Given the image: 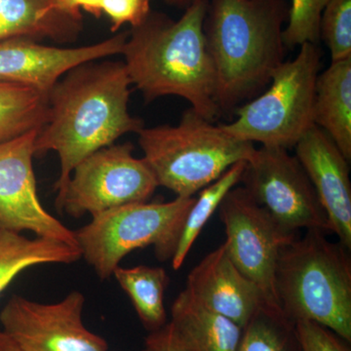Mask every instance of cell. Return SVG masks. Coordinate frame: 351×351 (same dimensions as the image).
Listing matches in <instances>:
<instances>
[{
  "mask_svg": "<svg viewBox=\"0 0 351 351\" xmlns=\"http://www.w3.org/2000/svg\"><path fill=\"white\" fill-rule=\"evenodd\" d=\"M302 351H351L350 341L311 321L295 323Z\"/></svg>",
  "mask_w": 351,
  "mask_h": 351,
  "instance_id": "cell-26",
  "label": "cell"
},
{
  "mask_svg": "<svg viewBox=\"0 0 351 351\" xmlns=\"http://www.w3.org/2000/svg\"><path fill=\"white\" fill-rule=\"evenodd\" d=\"M39 130L0 143V228L77 247L75 234L39 200L32 158ZM78 248V247H77Z\"/></svg>",
  "mask_w": 351,
  "mask_h": 351,
  "instance_id": "cell-12",
  "label": "cell"
},
{
  "mask_svg": "<svg viewBox=\"0 0 351 351\" xmlns=\"http://www.w3.org/2000/svg\"><path fill=\"white\" fill-rule=\"evenodd\" d=\"M98 61L71 69L48 94L47 121L36 136L34 156L48 152L59 156L57 207L80 161L121 136L144 128V122L129 112L132 82L125 64Z\"/></svg>",
  "mask_w": 351,
  "mask_h": 351,
  "instance_id": "cell-1",
  "label": "cell"
},
{
  "mask_svg": "<svg viewBox=\"0 0 351 351\" xmlns=\"http://www.w3.org/2000/svg\"><path fill=\"white\" fill-rule=\"evenodd\" d=\"M330 0H291L288 25L283 29L286 48L304 43L317 44L320 40L321 15Z\"/></svg>",
  "mask_w": 351,
  "mask_h": 351,
  "instance_id": "cell-25",
  "label": "cell"
},
{
  "mask_svg": "<svg viewBox=\"0 0 351 351\" xmlns=\"http://www.w3.org/2000/svg\"><path fill=\"white\" fill-rule=\"evenodd\" d=\"M84 304L78 291L54 304L14 295L0 313V329L23 351H108L107 341L83 323Z\"/></svg>",
  "mask_w": 351,
  "mask_h": 351,
  "instance_id": "cell-11",
  "label": "cell"
},
{
  "mask_svg": "<svg viewBox=\"0 0 351 351\" xmlns=\"http://www.w3.org/2000/svg\"><path fill=\"white\" fill-rule=\"evenodd\" d=\"M129 32L82 47L43 45L29 38L0 43V82L14 83L49 94L54 85L75 66L122 54Z\"/></svg>",
  "mask_w": 351,
  "mask_h": 351,
  "instance_id": "cell-13",
  "label": "cell"
},
{
  "mask_svg": "<svg viewBox=\"0 0 351 351\" xmlns=\"http://www.w3.org/2000/svg\"><path fill=\"white\" fill-rule=\"evenodd\" d=\"M152 0H104L101 14H105L112 23V31L117 32L122 25L131 27L142 24L152 12Z\"/></svg>",
  "mask_w": 351,
  "mask_h": 351,
  "instance_id": "cell-27",
  "label": "cell"
},
{
  "mask_svg": "<svg viewBox=\"0 0 351 351\" xmlns=\"http://www.w3.org/2000/svg\"><path fill=\"white\" fill-rule=\"evenodd\" d=\"M245 168L246 161L235 163L216 181L201 189L199 195L197 198L195 197V203L189 210L174 257L171 260L173 269H181L186 256L193 248L195 240L199 237L207 221L219 209V204L228 191H232L241 182Z\"/></svg>",
  "mask_w": 351,
  "mask_h": 351,
  "instance_id": "cell-22",
  "label": "cell"
},
{
  "mask_svg": "<svg viewBox=\"0 0 351 351\" xmlns=\"http://www.w3.org/2000/svg\"><path fill=\"white\" fill-rule=\"evenodd\" d=\"M80 258V249L73 245L45 237L27 239L20 232L0 228V295L29 267L48 263L68 265Z\"/></svg>",
  "mask_w": 351,
  "mask_h": 351,
  "instance_id": "cell-19",
  "label": "cell"
},
{
  "mask_svg": "<svg viewBox=\"0 0 351 351\" xmlns=\"http://www.w3.org/2000/svg\"><path fill=\"white\" fill-rule=\"evenodd\" d=\"M195 197H176L169 202H140L92 216L75 230L82 258L101 280L112 276L131 252L154 246L161 262L172 260L184 221Z\"/></svg>",
  "mask_w": 351,
  "mask_h": 351,
  "instance_id": "cell-6",
  "label": "cell"
},
{
  "mask_svg": "<svg viewBox=\"0 0 351 351\" xmlns=\"http://www.w3.org/2000/svg\"><path fill=\"white\" fill-rule=\"evenodd\" d=\"M104 0H54L53 7L58 11L82 17L80 10L86 11L95 17L101 15Z\"/></svg>",
  "mask_w": 351,
  "mask_h": 351,
  "instance_id": "cell-29",
  "label": "cell"
},
{
  "mask_svg": "<svg viewBox=\"0 0 351 351\" xmlns=\"http://www.w3.org/2000/svg\"><path fill=\"white\" fill-rule=\"evenodd\" d=\"M138 135L143 159L158 186L177 197H193L235 163L248 160L256 149L191 108L177 125L144 127Z\"/></svg>",
  "mask_w": 351,
  "mask_h": 351,
  "instance_id": "cell-5",
  "label": "cell"
},
{
  "mask_svg": "<svg viewBox=\"0 0 351 351\" xmlns=\"http://www.w3.org/2000/svg\"><path fill=\"white\" fill-rule=\"evenodd\" d=\"M286 0H208L203 32L216 75L219 112L262 93L284 62Z\"/></svg>",
  "mask_w": 351,
  "mask_h": 351,
  "instance_id": "cell-3",
  "label": "cell"
},
{
  "mask_svg": "<svg viewBox=\"0 0 351 351\" xmlns=\"http://www.w3.org/2000/svg\"><path fill=\"white\" fill-rule=\"evenodd\" d=\"M241 182L254 200L284 230L331 233L326 212L297 156L283 147L254 149Z\"/></svg>",
  "mask_w": 351,
  "mask_h": 351,
  "instance_id": "cell-9",
  "label": "cell"
},
{
  "mask_svg": "<svg viewBox=\"0 0 351 351\" xmlns=\"http://www.w3.org/2000/svg\"><path fill=\"white\" fill-rule=\"evenodd\" d=\"M218 210L225 226L223 243L230 260L257 286L265 306L281 311L274 288L277 260L281 249L294 240L297 233L279 226L244 186H237L228 191Z\"/></svg>",
  "mask_w": 351,
  "mask_h": 351,
  "instance_id": "cell-10",
  "label": "cell"
},
{
  "mask_svg": "<svg viewBox=\"0 0 351 351\" xmlns=\"http://www.w3.org/2000/svg\"><path fill=\"white\" fill-rule=\"evenodd\" d=\"M48 110L47 94L0 82V143L40 130L47 121Z\"/></svg>",
  "mask_w": 351,
  "mask_h": 351,
  "instance_id": "cell-21",
  "label": "cell"
},
{
  "mask_svg": "<svg viewBox=\"0 0 351 351\" xmlns=\"http://www.w3.org/2000/svg\"><path fill=\"white\" fill-rule=\"evenodd\" d=\"M54 0H0V43L15 38L75 40L82 17L58 11Z\"/></svg>",
  "mask_w": 351,
  "mask_h": 351,
  "instance_id": "cell-17",
  "label": "cell"
},
{
  "mask_svg": "<svg viewBox=\"0 0 351 351\" xmlns=\"http://www.w3.org/2000/svg\"><path fill=\"white\" fill-rule=\"evenodd\" d=\"M320 50L301 45L299 54L284 61L272 75L269 87L234 110L237 119L221 128L239 140L262 147L290 149L314 124L315 85Z\"/></svg>",
  "mask_w": 351,
  "mask_h": 351,
  "instance_id": "cell-7",
  "label": "cell"
},
{
  "mask_svg": "<svg viewBox=\"0 0 351 351\" xmlns=\"http://www.w3.org/2000/svg\"><path fill=\"white\" fill-rule=\"evenodd\" d=\"M163 1L165 2V3L169 4L171 6L186 9L193 0H163Z\"/></svg>",
  "mask_w": 351,
  "mask_h": 351,
  "instance_id": "cell-31",
  "label": "cell"
},
{
  "mask_svg": "<svg viewBox=\"0 0 351 351\" xmlns=\"http://www.w3.org/2000/svg\"><path fill=\"white\" fill-rule=\"evenodd\" d=\"M133 145H112L85 157L71 175L60 210L80 218L133 203L147 202L158 188L143 158L133 156Z\"/></svg>",
  "mask_w": 351,
  "mask_h": 351,
  "instance_id": "cell-8",
  "label": "cell"
},
{
  "mask_svg": "<svg viewBox=\"0 0 351 351\" xmlns=\"http://www.w3.org/2000/svg\"><path fill=\"white\" fill-rule=\"evenodd\" d=\"M145 346L152 351H186L169 322L158 331L149 332L145 339Z\"/></svg>",
  "mask_w": 351,
  "mask_h": 351,
  "instance_id": "cell-28",
  "label": "cell"
},
{
  "mask_svg": "<svg viewBox=\"0 0 351 351\" xmlns=\"http://www.w3.org/2000/svg\"><path fill=\"white\" fill-rule=\"evenodd\" d=\"M112 276L131 300L141 322L147 331H158L167 324L164 293L169 284V276L163 267H119Z\"/></svg>",
  "mask_w": 351,
  "mask_h": 351,
  "instance_id": "cell-20",
  "label": "cell"
},
{
  "mask_svg": "<svg viewBox=\"0 0 351 351\" xmlns=\"http://www.w3.org/2000/svg\"><path fill=\"white\" fill-rule=\"evenodd\" d=\"M295 154L313 184L330 230L351 250V182L348 160L331 138L313 126L295 145Z\"/></svg>",
  "mask_w": 351,
  "mask_h": 351,
  "instance_id": "cell-14",
  "label": "cell"
},
{
  "mask_svg": "<svg viewBox=\"0 0 351 351\" xmlns=\"http://www.w3.org/2000/svg\"><path fill=\"white\" fill-rule=\"evenodd\" d=\"M142 351H152V350H151V348H147V346H145L144 350H143Z\"/></svg>",
  "mask_w": 351,
  "mask_h": 351,
  "instance_id": "cell-32",
  "label": "cell"
},
{
  "mask_svg": "<svg viewBox=\"0 0 351 351\" xmlns=\"http://www.w3.org/2000/svg\"><path fill=\"white\" fill-rule=\"evenodd\" d=\"M184 290L195 302L242 329L265 302L257 286L240 272L223 243L189 272Z\"/></svg>",
  "mask_w": 351,
  "mask_h": 351,
  "instance_id": "cell-15",
  "label": "cell"
},
{
  "mask_svg": "<svg viewBox=\"0 0 351 351\" xmlns=\"http://www.w3.org/2000/svg\"><path fill=\"white\" fill-rule=\"evenodd\" d=\"M321 230L306 233L281 249L274 288L292 322L311 321L351 343V260L348 249Z\"/></svg>",
  "mask_w": 351,
  "mask_h": 351,
  "instance_id": "cell-4",
  "label": "cell"
},
{
  "mask_svg": "<svg viewBox=\"0 0 351 351\" xmlns=\"http://www.w3.org/2000/svg\"><path fill=\"white\" fill-rule=\"evenodd\" d=\"M319 34L332 62L351 57V0H330L321 15Z\"/></svg>",
  "mask_w": 351,
  "mask_h": 351,
  "instance_id": "cell-24",
  "label": "cell"
},
{
  "mask_svg": "<svg viewBox=\"0 0 351 351\" xmlns=\"http://www.w3.org/2000/svg\"><path fill=\"white\" fill-rule=\"evenodd\" d=\"M208 0H193L179 20L151 12L129 32L122 55L132 84L145 101L178 96L209 121L221 114L216 75L203 23Z\"/></svg>",
  "mask_w": 351,
  "mask_h": 351,
  "instance_id": "cell-2",
  "label": "cell"
},
{
  "mask_svg": "<svg viewBox=\"0 0 351 351\" xmlns=\"http://www.w3.org/2000/svg\"><path fill=\"white\" fill-rule=\"evenodd\" d=\"M0 351H23L19 346L0 329Z\"/></svg>",
  "mask_w": 351,
  "mask_h": 351,
  "instance_id": "cell-30",
  "label": "cell"
},
{
  "mask_svg": "<svg viewBox=\"0 0 351 351\" xmlns=\"http://www.w3.org/2000/svg\"><path fill=\"white\" fill-rule=\"evenodd\" d=\"M313 119L348 161L351 158V57L332 62L318 75Z\"/></svg>",
  "mask_w": 351,
  "mask_h": 351,
  "instance_id": "cell-18",
  "label": "cell"
},
{
  "mask_svg": "<svg viewBox=\"0 0 351 351\" xmlns=\"http://www.w3.org/2000/svg\"><path fill=\"white\" fill-rule=\"evenodd\" d=\"M171 326L186 351H237L243 329L182 291L171 306Z\"/></svg>",
  "mask_w": 351,
  "mask_h": 351,
  "instance_id": "cell-16",
  "label": "cell"
},
{
  "mask_svg": "<svg viewBox=\"0 0 351 351\" xmlns=\"http://www.w3.org/2000/svg\"><path fill=\"white\" fill-rule=\"evenodd\" d=\"M237 351H302L294 322L263 306L243 328Z\"/></svg>",
  "mask_w": 351,
  "mask_h": 351,
  "instance_id": "cell-23",
  "label": "cell"
}]
</instances>
